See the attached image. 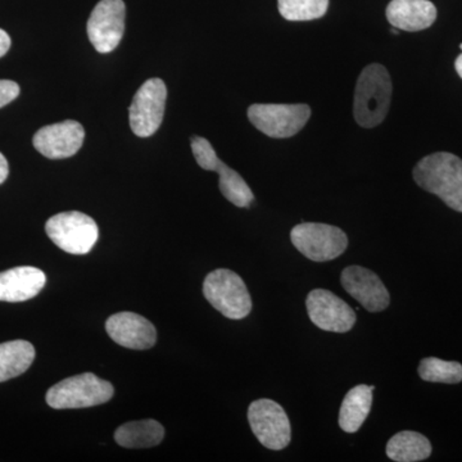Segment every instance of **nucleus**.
<instances>
[{"label": "nucleus", "mask_w": 462, "mask_h": 462, "mask_svg": "<svg viewBox=\"0 0 462 462\" xmlns=\"http://www.w3.org/2000/svg\"><path fill=\"white\" fill-rule=\"evenodd\" d=\"M45 231L58 248L71 254H89L99 238L96 221L79 211L53 216L47 221Z\"/></svg>", "instance_id": "nucleus-5"}, {"label": "nucleus", "mask_w": 462, "mask_h": 462, "mask_svg": "<svg viewBox=\"0 0 462 462\" xmlns=\"http://www.w3.org/2000/svg\"><path fill=\"white\" fill-rule=\"evenodd\" d=\"M291 240L298 252L315 263H328L345 254L348 238L333 225L302 223L291 231Z\"/></svg>", "instance_id": "nucleus-6"}, {"label": "nucleus", "mask_w": 462, "mask_h": 462, "mask_svg": "<svg viewBox=\"0 0 462 462\" xmlns=\"http://www.w3.org/2000/svg\"><path fill=\"white\" fill-rule=\"evenodd\" d=\"M387 18L394 29L421 32L437 20V8L430 0H392L387 7Z\"/></svg>", "instance_id": "nucleus-16"}, {"label": "nucleus", "mask_w": 462, "mask_h": 462, "mask_svg": "<svg viewBox=\"0 0 462 462\" xmlns=\"http://www.w3.org/2000/svg\"><path fill=\"white\" fill-rule=\"evenodd\" d=\"M248 421L254 436L266 448L281 451L291 443V421L287 412L275 401L263 398L252 402Z\"/></svg>", "instance_id": "nucleus-8"}, {"label": "nucleus", "mask_w": 462, "mask_h": 462, "mask_svg": "<svg viewBox=\"0 0 462 462\" xmlns=\"http://www.w3.org/2000/svg\"><path fill=\"white\" fill-rule=\"evenodd\" d=\"M83 125L74 120L63 121L42 127L33 135V147L50 160H63L75 156L83 147Z\"/></svg>", "instance_id": "nucleus-12"}, {"label": "nucleus", "mask_w": 462, "mask_h": 462, "mask_svg": "<svg viewBox=\"0 0 462 462\" xmlns=\"http://www.w3.org/2000/svg\"><path fill=\"white\" fill-rule=\"evenodd\" d=\"M126 7L124 0H100L88 21V36L97 51L111 53L123 41Z\"/></svg>", "instance_id": "nucleus-10"}, {"label": "nucleus", "mask_w": 462, "mask_h": 462, "mask_svg": "<svg viewBox=\"0 0 462 462\" xmlns=\"http://www.w3.org/2000/svg\"><path fill=\"white\" fill-rule=\"evenodd\" d=\"M203 294L212 307L231 320H240L251 314L252 298L245 282L230 270L209 273L203 282Z\"/></svg>", "instance_id": "nucleus-4"}, {"label": "nucleus", "mask_w": 462, "mask_h": 462, "mask_svg": "<svg viewBox=\"0 0 462 462\" xmlns=\"http://www.w3.org/2000/svg\"><path fill=\"white\" fill-rule=\"evenodd\" d=\"M455 69L456 71H457L458 76L462 79V54H460V56L457 57V60H456Z\"/></svg>", "instance_id": "nucleus-28"}, {"label": "nucleus", "mask_w": 462, "mask_h": 462, "mask_svg": "<svg viewBox=\"0 0 462 462\" xmlns=\"http://www.w3.org/2000/svg\"><path fill=\"white\" fill-rule=\"evenodd\" d=\"M391 100L392 80L387 69L379 63L365 67L356 85V123L365 129L379 126L387 117Z\"/></svg>", "instance_id": "nucleus-2"}, {"label": "nucleus", "mask_w": 462, "mask_h": 462, "mask_svg": "<svg viewBox=\"0 0 462 462\" xmlns=\"http://www.w3.org/2000/svg\"><path fill=\"white\" fill-rule=\"evenodd\" d=\"M190 142L191 151H193L194 158H196L200 169L206 170V171H216V169L223 161L216 154L211 143L205 138H200V136H193Z\"/></svg>", "instance_id": "nucleus-24"}, {"label": "nucleus", "mask_w": 462, "mask_h": 462, "mask_svg": "<svg viewBox=\"0 0 462 462\" xmlns=\"http://www.w3.org/2000/svg\"><path fill=\"white\" fill-rule=\"evenodd\" d=\"M106 330L117 345L130 349H149L156 345L157 330L147 319L134 312H118L106 322Z\"/></svg>", "instance_id": "nucleus-14"}, {"label": "nucleus", "mask_w": 462, "mask_h": 462, "mask_svg": "<svg viewBox=\"0 0 462 462\" xmlns=\"http://www.w3.org/2000/svg\"><path fill=\"white\" fill-rule=\"evenodd\" d=\"M373 391L369 385L360 384L346 394L339 411V427L346 433H356L363 427L372 411Z\"/></svg>", "instance_id": "nucleus-17"}, {"label": "nucleus", "mask_w": 462, "mask_h": 462, "mask_svg": "<svg viewBox=\"0 0 462 462\" xmlns=\"http://www.w3.org/2000/svg\"><path fill=\"white\" fill-rule=\"evenodd\" d=\"M416 184L436 194L449 208L462 212V160L447 152L422 158L412 171Z\"/></svg>", "instance_id": "nucleus-1"}, {"label": "nucleus", "mask_w": 462, "mask_h": 462, "mask_svg": "<svg viewBox=\"0 0 462 462\" xmlns=\"http://www.w3.org/2000/svg\"><path fill=\"white\" fill-rule=\"evenodd\" d=\"M114 385L91 373L79 374L57 383L48 391L51 409L74 410L99 406L114 397Z\"/></svg>", "instance_id": "nucleus-3"}, {"label": "nucleus", "mask_w": 462, "mask_h": 462, "mask_svg": "<svg viewBox=\"0 0 462 462\" xmlns=\"http://www.w3.org/2000/svg\"><path fill=\"white\" fill-rule=\"evenodd\" d=\"M309 318L319 329L346 333L354 328L356 312L348 303L327 289H314L306 300Z\"/></svg>", "instance_id": "nucleus-11"}, {"label": "nucleus", "mask_w": 462, "mask_h": 462, "mask_svg": "<svg viewBox=\"0 0 462 462\" xmlns=\"http://www.w3.org/2000/svg\"><path fill=\"white\" fill-rule=\"evenodd\" d=\"M47 282L41 269L20 266L0 273V302H25L38 296Z\"/></svg>", "instance_id": "nucleus-15"}, {"label": "nucleus", "mask_w": 462, "mask_h": 462, "mask_svg": "<svg viewBox=\"0 0 462 462\" xmlns=\"http://www.w3.org/2000/svg\"><path fill=\"white\" fill-rule=\"evenodd\" d=\"M460 50L462 51V44L460 45Z\"/></svg>", "instance_id": "nucleus-29"}, {"label": "nucleus", "mask_w": 462, "mask_h": 462, "mask_svg": "<svg viewBox=\"0 0 462 462\" xmlns=\"http://www.w3.org/2000/svg\"><path fill=\"white\" fill-rule=\"evenodd\" d=\"M419 376L425 382L457 384L462 382V365L456 361H445L427 357L419 365Z\"/></svg>", "instance_id": "nucleus-22"}, {"label": "nucleus", "mask_w": 462, "mask_h": 462, "mask_svg": "<svg viewBox=\"0 0 462 462\" xmlns=\"http://www.w3.org/2000/svg\"><path fill=\"white\" fill-rule=\"evenodd\" d=\"M9 173V166L7 160L5 157L0 153V184H3L5 180H7Z\"/></svg>", "instance_id": "nucleus-27"}, {"label": "nucleus", "mask_w": 462, "mask_h": 462, "mask_svg": "<svg viewBox=\"0 0 462 462\" xmlns=\"http://www.w3.org/2000/svg\"><path fill=\"white\" fill-rule=\"evenodd\" d=\"M20 96V85L11 80H0V108L14 102Z\"/></svg>", "instance_id": "nucleus-25"}, {"label": "nucleus", "mask_w": 462, "mask_h": 462, "mask_svg": "<svg viewBox=\"0 0 462 462\" xmlns=\"http://www.w3.org/2000/svg\"><path fill=\"white\" fill-rule=\"evenodd\" d=\"M215 172L220 175L218 187L225 199L240 208H248L254 202V196L245 179L224 162L217 166Z\"/></svg>", "instance_id": "nucleus-21"}, {"label": "nucleus", "mask_w": 462, "mask_h": 462, "mask_svg": "<svg viewBox=\"0 0 462 462\" xmlns=\"http://www.w3.org/2000/svg\"><path fill=\"white\" fill-rule=\"evenodd\" d=\"M165 437V430L156 420L126 422L115 431V440L125 448H149L160 445Z\"/></svg>", "instance_id": "nucleus-18"}, {"label": "nucleus", "mask_w": 462, "mask_h": 462, "mask_svg": "<svg viewBox=\"0 0 462 462\" xmlns=\"http://www.w3.org/2000/svg\"><path fill=\"white\" fill-rule=\"evenodd\" d=\"M11 42L8 33L0 29V58L7 54L9 48H11Z\"/></svg>", "instance_id": "nucleus-26"}, {"label": "nucleus", "mask_w": 462, "mask_h": 462, "mask_svg": "<svg viewBox=\"0 0 462 462\" xmlns=\"http://www.w3.org/2000/svg\"><path fill=\"white\" fill-rule=\"evenodd\" d=\"M166 85L161 79H149L136 91L130 106V127L139 138H148L160 129L165 115Z\"/></svg>", "instance_id": "nucleus-9"}, {"label": "nucleus", "mask_w": 462, "mask_h": 462, "mask_svg": "<svg viewBox=\"0 0 462 462\" xmlns=\"http://www.w3.org/2000/svg\"><path fill=\"white\" fill-rule=\"evenodd\" d=\"M279 12L288 21H312L327 14L329 0H278Z\"/></svg>", "instance_id": "nucleus-23"}, {"label": "nucleus", "mask_w": 462, "mask_h": 462, "mask_svg": "<svg viewBox=\"0 0 462 462\" xmlns=\"http://www.w3.org/2000/svg\"><path fill=\"white\" fill-rule=\"evenodd\" d=\"M35 360V348L26 340L0 343V383L16 378L29 370Z\"/></svg>", "instance_id": "nucleus-20"}, {"label": "nucleus", "mask_w": 462, "mask_h": 462, "mask_svg": "<svg viewBox=\"0 0 462 462\" xmlns=\"http://www.w3.org/2000/svg\"><path fill=\"white\" fill-rule=\"evenodd\" d=\"M311 117L307 105H252L248 118L252 125L270 138H291Z\"/></svg>", "instance_id": "nucleus-7"}, {"label": "nucleus", "mask_w": 462, "mask_h": 462, "mask_svg": "<svg viewBox=\"0 0 462 462\" xmlns=\"http://www.w3.org/2000/svg\"><path fill=\"white\" fill-rule=\"evenodd\" d=\"M431 455V445L427 437L416 431L404 430L394 434L387 443V456L397 462L427 460Z\"/></svg>", "instance_id": "nucleus-19"}, {"label": "nucleus", "mask_w": 462, "mask_h": 462, "mask_svg": "<svg viewBox=\"0 0 462 462\" xmlns=\"http://www.w3.org/2000/svg\"><path fill=\"white\" fill-rule=\"evenodd\" d=\"M340 284L369 312H382L391 303L388 289L372 270L361 266L346 267L340 275Z\"/></svg>", "instance_id": "nucleus-13"}]
</instances>
